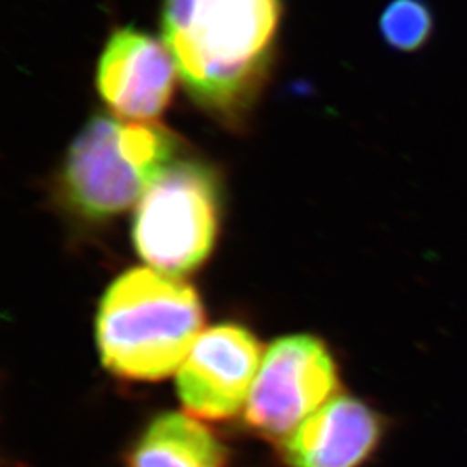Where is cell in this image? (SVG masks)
I'll use <instances>...</instances> for the list:
<instances>
[{
	"instance_id": "obj_1",
	"label": "cell",
	"mask_w": 467,
	"mask_h": 467,
	"mask_svg": "<svg viewBox=\"0 0 467 467\" xmlns=\"http://www.w3.org/2000/svg\"><path fill=\"white\" fill-rule=\"evenodd\" d=\"M283 15V0H163V42L192 100L227 123L248 117L275 65Z\"/></svg>"
},
{
	"instance_id": "obj_2",
	"label": "cell",
	"mask_w": 467,
	"mask_h": 467,
	"mask_svg": "<svg viewBox=\"0 0 467 467\" xmlns=\"http://www.w3.org/2000/svg\"><path fill=\"white\" fill-rule=\"evenodd\" d=\"M202 324V305L191 285L158 270L134 268L100 300L102 364L125 379H163L184 364Z\"/></svg>"
},
{
	"instance_id": "obj_3",
	"label": "cell",
	"mask_w": 467,
	"mask_h": 467,
	"mask_svg": "<svg viewBox=\"0 0 467 467\" xmlns=\"http://www.w3.org/2000/svg\"><path fill=\"white\" fill-rule=\"evenodd\" d=\"M177 150L179 139L156 123L92 117L67 152L63 191L82 217H117L142 200Z\"/></svg>"
},
{
	"instance_id": "obj_4",
	"label": "cell",
	"mask_w": 467,
	"mask_h": 467,
	"mask_svg": "<svg viewBox=\"0 0 467 467\" xmlns=\"http://www.w3.org/2000/svg\"><path fill=\"white\" fill-rule=\"evenodd\" d=\"M218 184L198 161H175L139 202L134 243L158 272L181 277L200 267L215 244Z\"/></svg>"
},
{
	"instance_id": "obj_5",
	"label": "cell",
	"mask_w": 467,
	"mask_h": 467,
	"mask_svg": "<svg viewBox=\"0 0 467 467\" xmlns=\"http://www.w3.org/2000/svg\"><path fill=\"white\" fill-rule=\"evenodd\" d=\"M339 389V370L320 339L305 334L283 337L265 353L244 407V422L253 433L281 443Z\"/></svg>"
},
{
	"instance_id": "obj_6",
	"label": "cell",
	"mask_w": 467,
	"mask_h": 467,
	"mask_svg": "<svg viewBox=\"0 0 467 467\" xmlns=\"http://www.w3.org/2000/svg\"><path fill=\"white\" fill-rule=\"evenodd\" d=\"M262 345L239 326H217L201 334L179 368L177 388L185 410L208 420L241 412L260 370Z\"/></svg>"
},
{
	"instance_id": "obj_7",
	"label": "cell",
	"mask_w": 467,
	"mask_h": 467,
	"mask_svg": "<svg viewBox=\"0 0 467 467\" xmlns=\"http://www.w3.org/2000/svg\"><path fill=\"white\" fill-rule=\"evenodd\" d=\"M177 77L179 69L163 38L119 26L102 47L96 85L100 99L117 117L152 123L173 99Z\"/></svg>"
},
{
	"instance_id": "obj_8",
	"label": "cell",
	"mask_w": 467,
	"mask_h": 467,
	"mask_svg": "<svg viewBox=\"0 0 467 467\" xmlns=\"http://www.w3.org/2000/svg\"><path fill=\"white\" fill-rule=\"evenodd\" d=\"M388 420L370 403L337 395L279 443L287 467H362L379 451Z\"/></svg>"
},
{
	"instance_id": "obj_9",
	"label": "cell",
	"mask_w": 467,
	"mask_h": 467,
	"mask_svg": "<svg viewBox=\"0 0 467 467\" xmlns=\"http://www.w3.org/2000/svg\"><path fill=\"white\" fill-rule=\"evenodd\" d=\"M127 462L129 467H225L227 449L196 419L167 412L150 420Z\"/></svg>"
},
{
	"instance_id": "obj_10",
	"label": "cell",
	"mask_w": 467,
	"mask_h": 467,
	"mask_svg": "<svg viewBox=\"0 0 467 467\" xmlns=\"http://www.w3.org/2000/svg\"><path fill=\"white\" fill-rule=\"evenodd\" d=\"M378 30L389 49L414 54L433 36V9L426 0H391L379 15Z\"/></svg>"
}]
</instances>
